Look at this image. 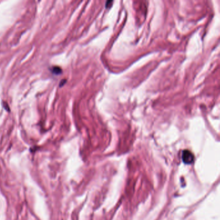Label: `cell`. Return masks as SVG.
Returning a JSON list of instances; mask_svg holds the SVG:
<instances>
[{"instance_id":"6da1fadb","label":"cell","mask_w":220,"mask_h":220,"mask_svg":"<svg viewBox=\"0 0 220 220\" xmlns=\"http://www.w3.org/2000/svg\"><path fill=\"white\" fill-rule=\"evenodd\" d=\"M182 159L185 163L190 164L194 162V155L189 150H185L182 153Z\"/></svg>"}]
</instances>
